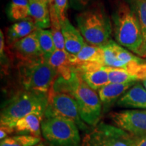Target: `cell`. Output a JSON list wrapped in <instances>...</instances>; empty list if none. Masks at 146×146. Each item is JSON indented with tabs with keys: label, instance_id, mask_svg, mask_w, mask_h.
Here are the masks:
<instances>
[{
	"label": "cell",
	"instance_id": "obj_6",
	"mask_svg": "<svg viewBox=\"0 0 146 146\" xmlns=\"http://www.w3.org/2000/svg\"><path fill=\"white\" fill-rule=\"evenodd\" d=\"M41 134L50 146H81L78 127L65 118L44 117L41 123Z\"/></svg>",
	"mask_w": 146,
	"mask_h": 146
},
{
	"label": "cell",
	"instance_id": "obj_27",
	"mask_svg": "<svg viewBox=\"0 0 146 146\" xmlns=\"http://www.w3.org/2000/svg\"><path fill=\"white\" fill-rule=\"evenodd\" d=\"M58 14L60 21H64L66 17V11L68 8V0H54L52 3Z\"/></svg>",
	"mask_w": 146,
	"mask_h": 146
},
{
	"label": "cell",
	"instance_id": "obj_24",
	"mask_svg": "<svg viewBox=\"0 0 146 146\" xmlns=\"http://www.w3.org/2000/svg\"><path fill=\"white\" fill-rule=\"evenodd\" d=\"M40 141V137L21 134L5 138L0 142V146H35Z\"/></svg>",
	"mask_w": 146,
	"mask_h": 146
},
{
	"label": "cell",
	"instance_id": "obj_28",
	"mask_svg": "<svg viewBox=\"0 0 146 146\" xmlns=\"http://www.w3.org/2000/svg\"><path fill=\"white\" fill-rule=\"evenodd\" d=\"M90 1L91 0H69V2L73 9L81 10L86 8Z\"/></svg>",
	"mask_w": 146,
	"mask_h": 146
},
{
	"label": "cell",
	"instance_id": "obj_22",
	"mask_svg": "<svg viewBox=\"0 0 146 146\" xmlns=\"http://www.w3.org/2000/svg\"><path fill=\"white\" fill-rule=\"evenodd\" d=\"M81 146H110V145L107 136L98 125L93 130L85 134Z\"/></svg>",
	"mask_w": 146,
	"mask_h": 146
},
{
	"label": "cell",
	"instance_id": "obj_18",
	"mask_svg": "<svg viewBox=\"0 0 146 146\" xmlns=\"http://www.w3.org/2000/svg\"><path fill=\"white\" fill-rule=\"evenodd\" d=\"M104 57L103 47L94 46L87 43L76 56H70L73 65L87 62H98L104 64Z\"/></svg>",
	"mask_w": 146,
	"mask_h": 146
},
{
	"label": "cell",
	"instance_id": "obj_31",
	"mask_svg": "<svg viewBox=\"0 0 146 146\" xmlns=\"http://www.w3.org/2000/svg\"><path fill=\"white\" fill-rule=\"evenodd\" d=\"M133 146H146V135L141 137H135Z\"/></svg>",
	"mask_w": 146,
	"mask_h": 146
},
{
	"label": "cell",
	"instance_id": "obj_26",
	"mask_svg": "<svg viewBox=\"0 0 146 146\" xmlns=\"http://www.w3.org/2000/svg\"><path fill=\"white\" fill-rule=\"evenodd\" d=\"M129 3L135 12L141 24L143 39L141 47H143L146 43V0H129Z\"/></svg>",
	"mask_w": 146,
	"mask_h": 146
},
{
	"label": "cell",
	"instance_id": "obj_29",
	"mask_svg": "<svg viewBox=\"0 0 146 146\" xmlns=\"http://www.w3.org/2000/svg\"><path fill=\"white\" fill-rule=\"evenodd\" d=\"M14 132H15L14 128L6 127V126H1L0 127V139L1 141L10 137V135H12Z\"/></svg>",
	"mask_w": 146,
	"mask_h": 146
},
{
	"label": "cell",
	"instance_id": "obj_9",
	"mask_svg": "<svg viewBox=\"0 0 146 146\" xmlns=\"http://www.w3.org/2000/svg\"><path fill=\"white\" fill-rule=\"evenodd\" d=\"M74 66L84 81L95 91L109 83L108 66L98 62L78 64Z\"/></svg>",
	"mask_w": 146,
	"mask_h": 146
},
{
	"label": "cell",
	"instance_id": "obj_3",
	"mask_svg": "<svg viewBox=\"0 0 146 146\" xmlns=\"http://www.w3.org/2000/svg\"><path fill=\"white\" fill-rule=\"evenodd\" d=\"M76 22L78 31L88 44L102 47L110 41L112 23L100 1L93 3L78 13Z\"/></svg>",
	"mask_w": 146,
	"mask_h": 146
},
{
	"label": "cell",
	"instance_id": "obj_21",
	"mask_svg": "<svg viewBox=\"0 0 146 146\" xmlns=\"http://www.w3.org/2000/svg\"><path fill=\"white\" fill-rule=\"evenodd\" d=\"M49 9H50V14L51 32H52L53 38H54L56 49V50H65L64 40L63 34L62 32V27L60 19L52 4L49 5Z\"/></svg>",
	"mask_w": 146,
	"mask_h": 146
},
{
	"label": "cell",
	"instance_id": "obj_5",
	"mask_svg": "<svg viewBox=\"0 0 146 146\" xmlns=\"http://www.w3.org/2000/svg\"><path fill=\"white\" fill-rule=\"evenodd\" d=\"M18 70L20 81L27 91L47 94L58 77L56 71L44 57L19 61Z\"/></svg>",
	"mask_w": 146,
	"mask_h": 146
},
{
	"label": "cell",
	"instance_id": "obj_34",
	"mask_svg": "<svg viewBox=\"0 0 146 146\" xmlns=\"http://www.w3.org/2000/svg\"><path fill=\"white\" fill-rule=\"evenodd\" d=\"M35 146H48V145H46L44 143H39V144H37V145H35Z\"/></svg>",
	"mask_w": 146,
	"mask_h": 146
},
{
	"label": "cell",
	"instance_id": "obj_35",
	"mask_svg": "<svg viewBox=\"0 0 146 146\" xmlns=\"http://www.w3.org/2000/svg\"><path fill=\"white\" fill-rule=\"evenodd\" d=\"M143 83L144 87H145V89H146V79H145V80H143Z\"/></svg>",
	"mask_w": 146,
	"mask_h": 146
},
{
	"label": "cell",
	"instance_id": "obj_32",
	"mask_svg": "<svg viewBox=\"0 0 146 146\" xmlns=\"http://www.w3.org/2000/svg\"><path fill=\"white\" fill-rule=\"evenodd\" d=\"M137 55H139L140 57L146 58V43L139 49Z\"/></svg>",
	"mask_w": 146,
	"mask_h": 146
},
{
	"label": "cell",
	"instance_id": "obj_12",
	"mask_svg": "<svg viewBox=\"0 0 146 146\" xmlns=\"http://www.w3.org/2000/svg\"><path fill=\"white\" fill-rule=\"evenodd\" d=\"M136 83H110L102 87L98 90V96L101 100L104 109L110 108L120 97L125 94Z\"/></svg>",
	"mask_w": 146,
	"mask_h": 146
},
{
	"label": "cell",
	"instance_id": "obj_11",
	"mask_svg": "<svg viewBox=\"0 0 146 146\" xmlns=\"http://www.w3.org/2000/svg\"><path fill=\"white\" fill-rule=\"evenodd\" d=\"M62 27L65 50L71 57L75 56L85 44V39L78 29H76L69 21L68 18L60 22Z\"/></svg>",
	"mask_w": 146,
	"mask_h": 146
},
{
	"label": "cell",
	"instance_id": "obj_17",
	"mask_svg": "<svg viewBox=\"0 0 146 146\" xmlns=\"http://www.w3.org/2000/svg\"><path fill=\"white\" fill-rule=\"evenodd\" d=\"M107 136L110 146H133L135 136L116 126L104 123L98 124Z\"/></svg>",
	"mask_w": 146,
	"mask_h": 146
},
{
	"label": "cell",
	"instance_id": "obj_25",
	"mask_svg": "<svg viewBox=\"0 0 146 146\" xmlns=\"http://www.w3.org/2000/svg\"><path fill=\"white\" fill-rule=\"evenodd\" d=\"M108 78L110 83H136L138 78L135 76L123 69L108 67Z\"/></svg>",
	"mask_w": 146,
	"mask_h": 146
},
{
	"label": "cell",
	"instance_id": "obj_7",
	"mask_svg": "<svg viewBox=\"0 0 146 146\" xmlns=\"http://www.w3.org/2000/svg\"><path fill=\"white\" fill-rule=\"evenodd\" d=\"M54 116L74 122L78 129L86 133L90 131L88 125L81 119L75 100L70 95L56 92L50 89L48 92V105L44 117Z\"/></svg>",
	"mask_w": 146,
	"mask_h": 146
},
{
	"label": "cell",
	"instance_id": "obj_2",
	"mask_svg": "<svg viewBox=\"0 0 146 146\" xmlns=\"http://www.w3.org/2000/svg\"><path fill=\"white\" fill-rule=\"evenodd\" d=\"M115 39L121 46L137 54L143 43L141 24L132 7L125 0H117L112 15Z\"/></svg>",
	"mask_w": 146,
	"mask_h": 146
},
{
	"label": "cell",
	"instance_id": "obj_30",
	"mask_svg": "<svg viewBox=\"0 0 146 146\" xmlns=\"http://www.w3.org/2000/svg\"><path fill=\"white\" fill-rule=\"evenodd\" d=\"M4 48H5V41L4 36H3L2 31L0 32V54H1V60H4L5 54H4Z\"/></svg>",
	"mask_w": 146,
	"mask_h": 146
},
{
	"label": "cell",
	"instance_id": "obj_16",
	"mask_svg": "<svg viewBox=\"0 0 146 146\" xmlns=\"http://www.w3.org/2000/svg\"><path fill=\"white\" fill-rule=\"evenodd\" d=\"M30 16L37 29H47L50 27L49 5L45 0H29Z\"/></svg>",
	"mask_w": 146,
	"mask_h": 146
},
{
	"label": "cell",
	"instance_id": "obj_20",
	"mask_svg": "<svg viewBox=\"0 0 146 146\" xmlns=\"http://www.w3.org/2000/svg\"><path fill=\"white\" fill-rule=\"evenodd\" d=\"M8 17L11 21H20L30 16L29 0H11L8 6Z\"/></svg>",
	"mask_w": 146,
	"mask_h": 146
},
{
	"label": "cell",
	"instance_id": "obj_23",
	"mask_svg": "<svg viewBox=\"0 0 146 146\" xmlns=\"http://www.w3.org/2000/svg\"><path fill=\"white\" fill-rule=\"evenodd\" d=\"M36 31L40 48L47 60L56 50L52 33L51 31L47 29H36Z\"/></svg>",
	"mask_w": 146,
	"mask_h": 146
},
{
	"label": "cell",
	"instance_id": "obj_13",
	"mask_svg": "<svg viewBox=\"0 0 146 146\" xmlns=\"http://www.w3.org/2000/svg\"><path fill=\"white\" fill-rule=\"evenodd\" d=\"M47 62L56 71L58 76L69 79L72 76L74 67L70 60V55L66 50H56L47 59Z\"/></svg>",
	"mask_w": 146,
	"mask_h": 146
},
{
	"label": "cell",
	"instance_id": "obj_4",
	"mask_svg": "<svg viewBox=\"0 0 146 146\" xmlns=\"http://www.w3.org/2000/svg\"><path fill=\"white\" fill-rule=\"evenodd\" d=\"M47 105L48 93L27 90L20 91L1 108L0 126L14 128L17 120L31 113L45 116Z\"/></svg>",
	"mask_w": 146,
	"mask_h": 146
},
{
	"label": "cell",
	"instance_id": "obj_14",
	"mask_svg": "<svg viewBox=\"0 0 146 146\" xmlns=\"http://www.w3.org/2000/svg\"><path fill=\"white\" fill-rule=\"evenodd\" d=\"M120 107L146 109V89L140 83H135L117 101Z\"/></svg>",
	"mask_w": 146,
	"mask_h": 146
},
{
	"label": "cell",
	"instance_id": "obj_19",
	"mask_svg": "<svg viewBox=\"0 0 146 146\" xmlns=\"http://www.w3.org/2000/svg\"><path fill=\"white\" fill-rule=\"evenodd\" d=\"M31 18H27L12 25L8 31V43L12 45L20 39L29 35L36 30Z\"/></svg>",
	"mask_w": 146,
	"mask_h": 146
},
{
	"label": "cell",
	"instance_id": "obj_15",
	"mask_svg": "<svg viewBox=\"0 0 146 146\" xmlns=\"http://www.w3.org/2000/svg\"><path fill=\"white\" fill-rule=\"evenodd\" d=\"M44 116L31 113L25 117L16 121L14 126L15 132L22 135H30L40 137L41 135V123Z\"/></svg>",
	"mask_w": 146,
	"mask_h": 146
},
{
	"label": "cell",
	"instance_id": "obj_36",
	"mask_svg": "<svg viewBox=\"0 0 146 146\" xmlns=\"http://www.w3.org/2000/svg\"><path fill=\"white\" fill-rule=\"evenodd\" d=\"M145 61H146V60H145Z\"/></svg>",
	"mask_w": 146,
	"mask_h": 146
},
{
	"label": "cell",
	"instance_id": "obj_10",
	"mask_svg": "<svg viewBox=\"0 0 146 146\" xmlns=\"http://www.w3.org/2000/svg\"><path fill=\"white\" fill-rule=\"evenodd\" d=\"M36 31L12 45L14 54L19 61L36 60L44 57L40 48Z\"/></svg>",
	"mask_w": 146,
	"mask_h": 146
},
{
	"label": "cell",
	"instance_id": "obj_1",
	"mask_svg": "<svg viewBox=\"0 0 146 146\" xmlns=\"http://www.w3.org/2000/svg\"><path fill=\"white\" fill-rule=\"evenodd\" d=\"M51 89L72 96L77 104L81 119L91 127L98 125L102 115L101 100L96 91L84 81L75 68L69 79L58 76Z\"/></svg>",
	"mask_w": 146,
	"mask_h": 146
},
{
	"label": "cell",
	"instance_id": "obj_33",
	"mask_svg": "<svg viewBox=\"0 0 146 146\" xmlns=\"http://www.w3.org/2000/svg\"><path fill=\"white\" fill-rule=\"evenodd\" d=\"M45 1L47 3V4H48L49 5H50V4H52V3H53V1H54V0H45Z\"/></svg>",
	"mask_w": 146,
	"mask_h": 146
},
{
	"label": "cell",
	"instance_id": "obj_8",
	"mask_svg": "<svg viewBox=\"0 0 146 146\" xmlns=\"http://www.w3.org/2000/svg\"><path fill=\"white\" fill-rule=\"evenodd\" d=\"M110 119L116 125L133 136L146 135V110H127L111 112Z\"/></svg>",
	"mask_w": 146,
	"mask_h": 146
}]
</instances>
